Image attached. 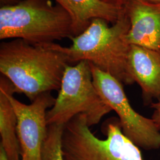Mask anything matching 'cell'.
<instances>
[{"label": "cell", "instance_id": "11", "mask_svg": "<svg viewBox=\"0 0 160 160\" xmlns=\"http://www.w3.org/2000/svg\"><path fill=\"white\" fill-rule=\"evenodd\" d=\"M12 82L3 75L0 77L1 146L9 160H21V149L17 136V116L10 96L15 93Z\"/></svg>", "mask_w": 160, "mask_h": 160}, {"label": "cell", "instance_id": "2", "mask_svg": "<svg viewBox=\"0 0 160 160\" xmlns=\"http://www.w3.org/2000/svg\"><path fill=\"white\" fill-rule=\"evenodd\" d=\"M130 26L126 12L112 26L104 20L94 19L82 33L70 39L69 47L55 45L66 55L70 64L87 61L122 84L131 85L135 81L128 68L131 45L127 34Z\"/></svg>", "mask_w": 160, "mask_h": 160}, {"label": "cell", "instance_id": "15", "mask_svg": "<svg viewBox=\"0 0 160 160\" xmlns=\"http://www.w3.org/2000/svg\"><path fill=\"white\" fill-rule=\"evenodd\" d=\"M24 0H0V6H12L23 1Z\"/></svg>", "mask_w": 160, "mask_h": 160}, {"label": "cell", "instance_id": "6", "mask_svg": "<svg viewBox=\"0 0 160 160\" xmlns=\"http://www.w3.org/2000/svg\"><path fill=\"white\" fill-rule=\"evenodd\" d=\"M90 63V62H89ZM92 81L103 100L118 115L122 131L139 148L152 150L160 148V131L154 122L132 108L123 84L113 76L90 63Z\"/></svg>", "mask_w": 160, "mask_h": 160}, {"label": "cell", "instance_id": "7", "mask_svg": "<svg viewBox=\"0 0 160 160\" xmlns=\"http://www.w3.org/2000/svg\"><path fill=\"white\" fill-rule=\"evenodd\" d=\"M10 99L17 116V136L21 149V160H43L42 149L47 136L48 109L53 106L55 98L46 92L30 104L15 98Z\"/></svg>", "mask_w": 160, "mask_h": 160}, {"label": "cell", "instance_id": "13", "mask_svg": "<svg viewBox=\"0 0 160 160\" xmlns=\"http://www.w3.org/2000/svg\"><path fill=\"white\" fill-rule=\"evenodd\" d=\"M157 103H152L151 107L154 109L151 119L154 122L156 128L160 131V98Z\"/></svg>", "mask_w": 160, "mask_h": 160}, {"label": "cell", "instance_id": "1", "mask_svg": "<svg viewBox=\"0 0 160 160\" xmlns=\"http://www.w3.org/2000/svg\"><path fill=\"white\" fill-rule=\"evenodd\" d=\"M67 57L55 43L34 44L13 39L0 44V72L10 80L15 92L32 102L41 94L60 89Z\"/></svg>", "mask_w": 160, "mask_h": 160}, {"label": "cell", "instance_id": "4", "mask_svg": "<svg viewBox=\"0 0 160 160\" xmlns=\"http://www.w3.org/2000/svg\"><path fill=\"white\" fill-rule=\"evenodd\" d=\"M84 114L65 125L62 137L64 160H143L139 147L125 136L118 118L106 120L101 139L92 133Z\"/></svg>", "mask_w": 160, "mask_h": 160}, {"label": "cell", "instance_id": "9", "mask_svg": "<svg viewBox=\"0 0 160 160\" xmlns=\"http://www.w3.org/2000/svg\"><path fill=\"white\" fill-rule=\"evenodd\" d=\"M128 68L133 80L141 88L145 103L151 104L154 98H160L159 53L131 45L128 57Z\"/></svg>", "mask_w": 160, "mask_h": 160}, {"label": "cell", "instance_id": "16", "mask_svg": "<svg viewBox=\"0 0 160 160\" xmlns=\"http://www.w3.org/2000/svg\"><path fill=\"white\" fill-rule=\"evenodd\" d=\"M0 160H9L3 148L0 145Z\"/></svg>", "mask_w": 160, "mask_h": 160}, {"label": "cell", "instance_id": "14", "mask_svg": "<svg viewBox=\"0 0 160 160\" xmlns=\"http://www.w3.org/2000/svg\"><path fill=\"white\" fill-rule=\"evenodd\" d=\"M100 1L110 5L120 7H125L126 3L129 0H100Z\"/></svg>", "mask_w": 160, "mask_h": 160}, {"label": "cell", "instance_id": "10", "mask_svg": "<svg viewBox=\"0 0 160 160\" xmlns=\"http://www.w3.org/2000/svg\"><path fill=\"white\" fill-rule=\"evenodd\" d=\"M71 17L74 36L82 33L94 19L116 23L125 12V7L106 4L100 0H54Z\"/></svg>", "mask_w": 160, "mask_h": 160}, {"label": "cell", "instance_id": "12", "mask_svg": "<svg viewBox=\"0 0 160 160\" xmlns=\"http://www.w3.org/2000/svg\"><path fill=\"white\" fill-rule=\"evenodd\" d=\"M64 125L53 124L48 127L43 145V160H64L62 151V137Z\"/></svg>", "mask_w": 160, "mask_h": 160}, {"label": "cell", "instance_id": "17", "mask_svg": "<svg viewBox=\"0 0 160 160\" xmlns=\"http://www.w3.org/2000/svg\"><path fill=\"white\" fill-rule=\"evenodd\" d=\"M144 2H147L148 3H152V4H159L160 3V0H141Z\"/></svg>", "mask_w": 160, "mask_h": 160}, {"label": "cell", "instance_id": "3", "mask_svg": "<svg viewBox=\"0 0 160 160\" xmlns=\"http://www.w3.org/2000/svg\"><path fill=\"white\" fill-rule=\"evenodd\" d=\"M72 37L68 13L51 0H24L0 7L1 40L18 39L43 45Z\"/></svg>", "mask_w": 160, "mask_h": 160}, {"label": "cell", "instance_id": "8", "mask_svg": "<svg viewBox=\"0 0 160 160\" xmlns=\"http://www.w3.org/2000/svg\"><path fill=\"white\" fill-rule=\"evenodd\" d=\"M125 9L131 23L127 34L129 44L160 55V3L129 0Z\"/></svg>", "mask_w": 160, "mask_h": 160}, {"label": "cell", "instance_id": "5", "mask_svg": "<svg viewBox=\"0 0 160 160\" xmlns=\"http://www.w3.org/2000/svg\"><path fill=\"white\" fill-rule=\"evenodd\" d=\"M58 92L53 106L46 113L48 126L65 125L75 116L82 114L91 127L112 110L97 92L90 65L87 61L67 67Z\"/></svg>", "mask_w": 160, "mask_h": 160}]
</instances>
